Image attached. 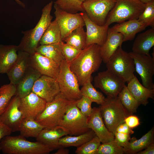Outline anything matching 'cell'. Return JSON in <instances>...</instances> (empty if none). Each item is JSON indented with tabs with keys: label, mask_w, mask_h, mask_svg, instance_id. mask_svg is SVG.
Returning <instances> with one entry per match:
<instances>
[{
	"label": "cell",
	"mask_w": 154,
	"mask_h": 154,
	"mask_svg": "<svg viewBox=\"0 0 154 154\" xmlns=\"http://www.w3.org/2000/svg\"><path fill=\"white\" fill-rule=\"evenodd\" d=\"M102 61L100 46L93 44L86 46L74 59L67 62L79 85L82 86L98 70Z\"/></svg>",
	"instance_id": "obj_1"
},
{
	"label": "cell",
	"mask_w": 154,
	"mask_h": 154,
	"mask_svg": "<svg viewBox=\"0 0 154 154\" xmlns=\"http://www.w3.org/2000/svg\"><path fill=\"white\" fill-rule=\"evenodd\" d=\"M52 4L53 1H51L44 7L40 18L33 28L22 32L23 36L17 46L18 51L25 52L30 54L35 52L41 38L53 18L50 14Z\"/></svg>",
	"instance_id": "obj_2"
},
{
	"label": "cell",
	"mask_w": 154,
	"mask_h": 154,
	"mask_svg": "<svg viewBox=\"0 0 154 154\" xmlns=\"http://www.w3.org/2000/svg\"><path fill=\"white\" fill-rule=\"evenodd\" d=\"M0 149L4 154H48L51 151L41 143L28 141L20 135L4 137L0 142Z\"/></svg>",
	"instance_id": "obj_3"
},
{
	"label": "cell",
	"mask_w": 154,
	"mask_h": 154,
	"mask_svg": "<svg viewBox=\"0 0 154 154\" xmlns=\"http://www.w3.org/2000/svg\"><path fill=\"white\" fill-rule=\"evenodd\" d=\"M73 101L68 100L60 93L52 101L46 103L43 110L35 119L44 129L54 128Z\"/></svg>",
	"instance_id": "obj_4"
},
{
	"label": "cell",
	"mask_w": 154,
	"mask_h": 154,
	"mask_svg": "<svg viewBox=\"0 0 154 154\" xmlns=\"http://www.w3.org/2000/svg\"><path fill=\"white\" fill-rule=\"evenodd\" d=\"M146 3L139 0H116L113 8L109 13L104 25L137 19L144 11Z\"/></svg>",
	"instance_id": "obj_5"
},
{
	"label": "cell",
	"mask_w": 154,
	"mask_h": 154,
	"mask_svg": "<svg viewBox=\"0 0 154 154\" xmlns=\"http://www.w3.org/2000/svg\"><path fill=\"white\" fill-rule=\"evenodd\" d=\"M99 107L106 126L114 134L117 127L125 122V118L131 115L122 105L118 96L107 97Z\"/></svg>",
	"instance_id": "obj_6"
},
{
	"label": "cell",
	"mask_w": 154,
	"mask_h": 154,
	"mask_svg": "<svg viewBox=\"0 0 154 154\" xmlns=\"http://www.w3.org/2000/svg\"><path fill=\"white\" fill-rule=\"evenodd\" d=\"M107 70L125 83L134 76V60L129 53L119 47L106 63Z\"/></svg>",
	"instance_id": "obj_7"
},
{
	"label": "cell",
	"mask_w": 154,
	"mask_h": 154,
	"mask_svg": "<svg viewBox=\"0 0 154 154\" xmlns=\"http://www.w3.org/2000/svg\"><path fill=\"white\" fill-rule=\"evenodd\" d=\"M56 79L60 93L68 100L77 101L81 98L82 95L78 79L65 60L60 65V70Z\"/></svg>",
	"instance_id": "obj_8"
},
{
	"label": "cell",
	"mask_w": 154,
	"mask_h": 154,
	"mask_svg": "<svg viewBox=\"0 0 154 154\" xmlns=\"http://www.w3.org/2000/svg\"><path fill=\"white\" fill-rule=\"evenodd\" d=\"M76 101L72 103L58 124L71 136L81 135L91 130L88 127V117L77 107Z\"/></svg>",
	"instance_id": "obj_9"
},
{
	"label": "cell",
	"mask_w": 154,
	"mask_h": 154,
	"mask_svg": "<svg viewBox=\"0 0 154 154\" xmlns=\"http://www.w3.org/2000/svg\"><path fill=\"white\" fill-rule=\"evenodd\" d=\"M116 0H85L82 5L89 18L96 24L104 25Z\"/></svg>",
	"instance_id": "obj_10"
},
{
	"label": "cell",
	"mask_w": 154,
	"mask_h": 154,
	"mask_svg": "<svg viewBox=\"0 0 154 154\" xmlns=\"http://www.w3.org/2000/svg\"><path fill=\"white\" fill-rule=\"evenodd\" d=\"M54 14L56 21L60 30L62 41L74 30L80 27L85 26L81 12L72 13L60 9L54 4Z\"/></svg>",
	"instance_id": "obj_11"
},
{
	"label": "cell",
	"mask_w": 154,
	"mask_h": 154,
	"mask_svg": "<svg viewBox=\"0 0 154 154\" xmlns=\"http://www.w3.org/2000/svg\"><path fill=\"white\" fill-rule=\"evenodd\" d=\"M133 59L135 71L140 75L142 85L149 89H154V59L150 55L129 52Z\"/></svg>",
	"instance_id": "obj_12"
},
{
	"label": "cell",
	"mask_w": 154,
	"mask_h": 154,
	"mask_svg": "<svg viewBox=\"0 0 154 154\" xmlns=\"http://www.w3.org/2000/svg\"><path fill=\"white\" fill-rule=\"evenodd\" d=\"M94 87L98 88L107 97H117L125 83L107 70L98 73L94 79Z\"/></svg>",
	"instance_id": "obj_13"
},
{
	"label": "cell",
	"mask_w": 154,
	"mask_h": 154,
	"mask_svg": "<svg viewBox=\"0 0 154 154\" xmlns=\"http://www.w3.org/2000/svg\"><path fill=\"white\" fill-rule=\"evenodd\" d=\"M20 98L15 96L11 99L5 110L0 116L2 123L12 132L19 131L20 125L25 118L20 106Z\"/></svg>",
	"instance_id": "obj_14"
},
{
	"label": "cell",
	"mask_w": 154,
	"mask_h": 154,
	"mask_svg": "<svg viewBox=\"0 0 154 154\" xmlns=\"http://www.w3.org/2000/svg\"><path fill=\"white\" fill-rule=\"evenodd\" d=\"M32 92L46 102L52 101L60 92L56 79L42 75L35 82Z\"/></svg>",
	"instance_id": "obj_15"
},
{
	"label": "cell",
	"mask_w": 154,
	"mask_h": 154,
	"mask_svg": "<svg viewBox=\"0 0 154 154\" xmlns=\"http://www.w3.org/2000/svg\"><path fill=\"white\" fill-rule=\"evenodd\" d=\"M29 66L41 75L55 79L60 70V65L53 60L36 52L30 55Z\"/></svg>",
	"instance_id": "obj_16"
},
{
	"label": "cell",
	"mask_w": 154,
	"mask_h": 154,
	"mask_svg": "<svg viewBox=\"0 0 154 154\" xmlns=\"http://www.w3.org/2000/svg\"><path fill=\"white\" fill-rule=\"evenodd\" d=\"M81 14L86 29V46L93 44L101 46L106 39L109 26L96 24L89 18L85 12H81Z\"/></svg>",
	"instance_id": "obj_17"
},
{
	"label": "cell",
	"mask_w": 154,
	"mask_h": 154,
	"mask_svg": "<svg viewBox=\"0 0 154 154\" xmlns=\"http://www.w3.org/2000/svg\"><path fill=\"white\" fill-rule=\"evenodd\" d=\"M88 125L94 132L102 143L114 139V134L108 130L105 124L99 107L92 108V113L88 117Z\"/></svg>",
	"instance_id": "obj_18"
},
{
	"label": "cell",
	"mask_w": 154,
	"mask_h": 154,
	"mask_svg": "<svg viewBox=\"0 0 154 154\" xmlns=\"http://www.w3.org/2000/svg\"><path fill=\"white\" fill-rule=\"evenodd\" d=\"M46 102L34 93L32 92L29 95L20 98L21 108L25 118L35 119L44 109Z\"/></svg>",
	"instance_id": "obj_19"
},
{
	"label": "cell",
	"mask_w": 154,
	"mask_h": 154,
	"mask_svg": "<svg viewBox=\"0 0 154 154\" xmlns=\"http://www.w3.org/2000/svg\"><path fill=\"white\" fill-rule=\"evenodd\" d=\"M123 42L122 34L114 31L109 27L106 39L104 43L100 46V53L102 61L106 63L117 49L121 46Z\"/></svg>",
	"instance_id": "obj_20"
},
{
	"label": "cell",
	"mask_w": 154,
	"mask_h": 154,
	"mask_svg": "<svg viewBox=\"0 0 154 154\" xmlns=\"http://www.w3.org/2000/svg\"><path fill=\"white\" fill-rule=\"evenodd\" d=\"M67 135V131L58 125L52 129H43L36 139L37 141L47 147L51 151L61 147L59 143L60 139Z\"/></svg>",
	"instance_id": "obj_21"
},
{
	"label": "cell",
	"mask_w": 154,
	"mask_h": 154,
	"mask_svg": "<svg viewBox=\"0 0 154 154\" xmlns=\"http://www.w3.org/2000/svg\"><path fill=\"white\" fill-rule=\"evenodd\" d=\"M30 54L18 51L17 59L7 74L10 83L16 85L23 76L28 67Z\"/></svg>",
	"instance_id": "obj_22"
},
{
	"label": "cell",
	"mask_w": 154,
	"mask_h": 154,
	"mask_svg": "<svg viewBox=\"0 0 154 154\" xmlns=\"http://www.w3.org/2000/svg\"><path fill=\"white\" fill-rule=\"evenodd\" d=\"M147 27L145 24L139 22L137 19H134L117 23L110 28L122 34L124 42L133 40L137 33L144 30Z\"/></svg>",
	"instance_id": "obj_23"
},
{
	"label": "cell",
	"mask_w": 154,
	"mask_h": 154,
	"mask_svg": "<svg viewBox=\"0 0 154 154\" xmlns=\"http://www.w3.org/2000/svg\"><path fill=\"white\" fill-rule=\"evenodd\" d=\"M42 75L38 71L29 67L27 70L15 85V95L20 98L29 95L32 91L35 83Z\"/></svg>",
	"instance_id": "obj_24"
},
{
	"label": "cell",
	"mask_w": 154,
	"mask_h": 154,
	"mask_svg": "<svg viewBox=\"0 0 154 154\" xmlns=\"http://www.w3.org/2000/svg\"><path fill=\"white\" fill-rule=\"evenodd\" d=\"M127 83L128 90L140 105L146 106L149 98L154 99V89H149L144 86L135 76Z\"/></svg>",
	"instance_id": "obj_25"
},
{
	"label": "cell",
	"mask_w": 154,
	"mask_h": 154,
	"mask_svg": "<svg viewBox=\"0 0 154 154\" xmlns=\"http://www.w3.org/2000/svg\"><path fill=\"white\" fill-rule=\"evenodd\" d=\"M154 45V27H151L137 36L132 49L134 52L149 55V51Z\"/></svg>",
	"instance_id": "obj_26"
},
{
	"label": "cell",
	"mask_w": 154,
	"mask_h": 154,
	"mask_svg": "<svg viewBox=\"0 0 154 154\" xmlns=\"http://www.w3.org/2000/svg\"><path fill=\"white\" fill-rule=\"evenodd\" d=\"M17 46L0 44V74L7 73L17 57Z\"/></svg>",
	"instance_id": "obj_27"
},
{
	"label": "cell",
	"mask_w": 154,
	"mask_h": 154,
	"mask_svg": "<svg viewBox=\"0 0 154 154\" xmlns=\"http://www.w3.org/2000/svg\"><path fill=\"white\" fill-rule=\"evenodd\" d=\"M154 128L153 127L141 138L131 139L127 145L123 147L124 154H136L143 150L154 141Z\"/></svg>",
	"instance_id": "obj_28"
},
{
	"label": "cell",
	"mask_w": 154,
	"mask_h": 154,
	"mask_svg": "<svg viewBox=\"0 0 154 154\" xmlns=\"http://www.w3.org/2000/svg\"><path fill=\"white\" fill-rule=\"evenodd\" d=\"M96 136L94 132L91 129L83 134L78 135L64 136L60 139L59 143L60 146L65 147H78Z\"/></svg>",
	"instance_id": "obj_29"
},
{
	"label": "cell",
	"mask_w": 154,
	"mask_h": 154,
	"mask_svg": "<svg viewBox=\"0 0 154 154\" xmlns=\"http://www.w3.org/2000/svg\"><path fill=\"white\" fill-rule=\"evenodd\" d=\"M35 52L50 58L59 65L64 60L62 53L60 42L40 45Z\"/></svg>",
	"instance_id": "obj_30"
},
{
	"label": "cell",
	"mask_w": 154,
	"mask_h": 154,
	"mask_svg": "<svg viewBox=\"0 0 154 154\" xmlns=\"http://www.w3.org/2000/svg\"><path fill=\"white\" fill-rule=\"evenodd\" d=\"M43 129V126L35 119L25 118L21 123L19 131L20 135L25 138H36Z\"/></svg>",
	"instance_id": "obj_31"
},
{
	"label": "cell",
	"mask_w": 154,
	"mask_h": 154,
	"mask_svg": "<svg viewBox=\"0 0 154 154\" xmlns=\"http://www.w3.org/2000/svg\"><path fill=\"white\" fill-rule=\"evenodd\" d=\"M62 41L60 30L55 19L52 21L41 38L40 45L59 43Z\"/></svg>",
	"instance_id": "obj_32"
},
{
	"label": "cell",
	"mask_w": 154,
	"mask_h": 154,
	"mask_svg": "<svg viewBox=\"0 0 154 154\" xmlns=\"http://www.w3.org/2000/svg\"><path fill=\"white\" fill-rule=\"evenodd\" d=\"M83 27H79L73 30L64 42L79 50L86 47V37Z\"/></svg>",
	"instance_id": "obj_33"
},
{
	"label": "cell",
	"mask_w": 154,
	"mask_h": 154,
	"mask_svg": "<svg viewBox=\"0 0 154 154\" xmlns=\"http://www.w3.org/2000/svg\"><path fill=\"white\" fill-rule=\"evenodd\" d=\"M118 96L122 105L131 115L136 112L140 104L133 96L125 84Z\"/></svg>",
	"instance_id": "obj_34"
},
{
	"label": "cell",
	"mask_w": 154,
	"mask_h": 154,
	"mask_svg": "<svg viewBox=\"0 0 154 154\" xmlns=\"http://www.w3.org/2000/svg\"><path fill=\"white\" fill-rule=\"evenodd\" d=\"M92 77L90 78L82 86L80 89L82 96L90 99L92 102L100 105L104 102L106 98L101 92L98 91L91 83Z\"/></svg>",
	"instance_id": "obj_35"
},
{
	"label": "cell",
	"mask_w": 154,
	"mask_h": 154,
	"mask_svg": "<svg viewBox=\"0 0 154 154\" xmlns=\"http://www.w3.org/2000/svg\"><path fill=\"white\" fill-rule=\"evenodd\" d=\"M16 86L11 83L0 87V116L4 112L13 96L15 95Z\"/></svg>",
	"instance_id": "obj_36"
},
{
	"label": "cell",
	"mask_w": 154,
	"mask_h": 154,
	"mask_svg": "<svg viewBox=\"0 0 154 154\" xmlns=\"http://www.w3.org/2000/svg\"><path fill=\"white\" fill-rule=\"evenodd\" d=\"M82 3L78 0H56L54 2L62 10L72 13L85 12Z\"/></svg>",
	"instance_id": "obj_37"
},
{
	"label": "cell",
	"mask_w": 154,
	"mask_h": 154,
	"mask_svg": "<svg viewBox=\"0 0 154 154\" xmlns=\"http://www.w3.org/2000/svg\"><path fill=\"white\" fill-rule=\"evenodd\" d=\"M101 144L99 139L96 136L90 140L77 147L75 153L77 154H95Z\"/></svg>",
	"instance_id": "obj_38"
},
{
	"label": "cell",
	"mask_w": 154,
	"mask_h": 154,
	"mask_svg": "<svg viewBox=\"0 0 154 154\" xmlns=\"http://www.w3.org/2000/svg\"><path fill=\"white\" fill-rule=\"evenodd\" d=\"M123 147L119 146L115 141L101 144L95 154H123Z\"/></svg>",
	"instance_id": "obj_39"
},
{
	"label": "cell",
	"mask_w": 154,
	"mask_h": 154,
	"mask_svg": "<svg viewBox=\"0 0 154 154\" xmlns=\"http://www.w3.org/2000/svg\"><path fill=\"white\" fill-rule=\"evenodd\" d=\"M138 20L147 27H154V0L146 3L145 8L139 17Z\"/></svg>",
	"instance_id": "obj_40"
},
{
	"label": "cell",
	"mask_w": 154,
	"mask_h": 154,
	"mask_svg": "<svg viewBox=\"0 0 154 154\" xmlns=\"http://www.w3.org/2000/svg\"><path fill=\"white\" fill-rule=\"evenodd\" d=\"M62 53L64 60L68 62L74 59L80 52L79 50L64 41L60 42Z\"/></svg>",
	"instance_id": "obj_41"
},
{
	"label": "cell",
	"mask_w": 154,
	"mask_h": 154,
	"mask_svg": "<svg viewBox=\"0 0 154 154\" xmlns=\"http://www.w3.org/2000/svg\"><path fill=\"white\" fill-rule=\"evenodd\" d=\"M92 102L88 98L82 96L80 98L76 101V105L84 115L88 117L90 116L92 112Z\"/></svg>",
	"instance_id": "obj_42"
},
{
	"label": "cell",
	"mask_w": 154,
	"mask_h": 154,
	"mask_svg": "<svg viewBox=\"0 0 154 154\" xmlns=\"http://www.w3.org/2000/svg\"><path fill=\"white\" fill-rule=\"evenodd\" d=\"M114 140L119 146H125L131 139L130 135L125 133L115 132L114 133Z\"/></svg>",
	"instance_id": "obj_43"
},
{
	"label": "cell",
	"mask_w": 154,
	"mask_h": 154,
	"mask_svg": "<svg viewBox=\"0 0 154 154\" xmlns=\"http://www.w3.org/2000/svg\"><path fill=\"white\" fill-rule=\"evenodd\" d=\"M125 123L131 128L136 127L140 124L139 119L136 116L131 114L125 119Z\"/></svg>",
	"instance_id": "obj_44"
},
{
	"label": "cell",
	"mask_w": 154,
	"mask_h": 154,
	"mask_svg": "<svg viewBox=\"0 0 154 154\" xmlns=\"http://www.w3.org/2000/svg\"><path fill=\"white\" fill-rule=\"evenodd\" d=\"M115 132L125 133L130 135L134 133V131L132 129L130 128L125 122L119 124L116 128Z\"/></svg>",
	"instance_id": "obj_45"
},
{
	"label": "cell",
	"mask_w": 154,
	"mask_h": 154,
	"mask_svg": "<svg viewBox=\"0 0 154 154\" xmlns=\"http://www.w3.org/2000/svg\"><path fill=\"white\" fill-rule=\"evenodd\" d=\"M12 132L11 129L3 124L0 119V142L4 137L10 135Z\"/></svg>",
	"instance_id": "obj_46"
},
{
	"label": "cell",
	"mask_w": 154,
	"mask_h": 154,
	"mask_svg": "<svg viewBox=\"0 0 154 154\" xmlns=\"http://www.w3.org/2000/svg\"><path fill=\"white\" fill-rule=\"evenodd\" d=\"M143 150L138 152L137 154H154V143H153L147 146Z\"/></svg>",
	"instance_id": "obj_47"
},
{
	"label": "cell",
	"mask_w": 154,
	"mask_h": 154,
	"mask_svg": "<svg viewBox=\"0 0 154 154\" xmlns=\"http://www.w3.org/2000/svg\"><path fill=\"white\" fill-rule=\"evenodd\" d=\"M65 147L61 146L58 148L57 151L54 154H68L69 150Z\"/></svg>",
	"instance_id": "obj_48"
},
{
	"label": "cell",
	"mask_w": 154,
	"mask_h": 154,
	"mask_svg": "<svg viewBox=\"0 0 154 154\" xmlns=\"http://www.w3.org/2000/svg\"><path fill=\"white\" fill-rule=\"evenodd\" d=\"M18 4L23 7H25V4L19 0H15Z\"/></svg>",
	"instance_id": "obj_49"
},
{
	"label": "cell",
	"mask_w": 154,
	"mask_h": 154,
	"mask_svg": "<svg viewBox=\"0 0 154 154\" xmlns=\"http://www.w3.org/2000/svg\"><path fill=\"white\" fill-rule=\"evenodd\" d=\"M141 2L144 3H149L153 0H139Z\"/></svg>",
	"instance_id": "obj_50"
},
{
	"label": "cell",
	"mask_w": 154,
	"mask_h": 154,
	"mask_svg": "<svg viewBox=\"0 0 154 154\" xmlns=\"http://www.w3.org/2000/svg\"><path fill=\"white\" fill-rule=\"evenodd\" d=\"M78 0L79 1H80L81 2H83V1H84L85 0Z\"/></svg>",
	"instance_id": "obj_51"
}]
</instances>
